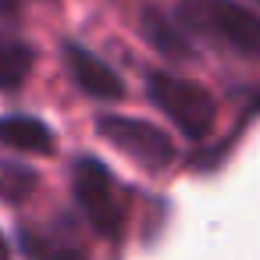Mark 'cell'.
Instances as JSON below:
<instances>
[{"label":"cell","mask_w":260,"mask_h":260,"mask_svg":"<svg viewBox=\"0 0 260 260\" xmlns=\"http://www.w3.org/2000/svg\"><path fill=\"white\" fill-rule=\"evenodd\" d=\"M175 18L214 47L242 61H260V15L239 0H175Z\"/></svg>","instance_id":"obj_1"},{"label":"cell","mask_w":260,"mask_h":260,"mask_svg":"<svg viewBox=\"0 0 260 260\" xmlns=\"http://www.w3.org/2000/svg\"><path fill=\"white\" fill-rule=\"evenodd\" d=\"M146 93L157 104V111H164L168 121L185 139H207L214 132L217 104L203 86H196L189 79H178V75H168V72H150L146 75Z\"/></svg>","instance_id":"obj_2"},{"label":"cell","mask_w":260,"mask_h":260,"mask_svg":"<svg viewBox=\"0 0 260 260\" xmlns=\"http://www.w3.org/2000/svg\"><path fill=\"white\" fill-rule=\"evenodd\" d=\"M72 189L96 235H104V239L125 235V192L118 189V182L104 168V160L79 157L72 168Z\"/></svg>","instance_id":"obj_3"},{"label":"cell","mask_w":260,"mask_h":260,"mask_svg":"<svg viewBox=\"0 0 260 260\" xmlns=\"http://www.w3.org/2000/svg\"><path fill=\"white\" fill-rule=\"evenodd\" d=\"M96 132L100 139H107L114 150L128 153L132 160H139L143 168H168L175 160V143L168 132H160L157 125L143 121V118H128V114H100L96 118Z\"/></svg>","instance_id":"obj_4"},{"label":"cell","mask_w":260,"mask_h":260,"mask_svg":"<svg viewBox=\"0 0 260 260\" xmlns=\"http://www.w3.org/2000/svg\"><path fill=\"white\" fill-rule=\"evenodd\" d=\"M64 64L86 96H93V100H121L125 96V82L118 79V72L107 61H100L93 50H86L79 43H64Z\"/></svg>","instance_id":"obj_5"},{"label":"cell","mask_w":260,"mask_h":260,"mask_svg":"<svg viewBox=\"0 0 260 260\" xmlns=\"http://www.w3.org/2000/svg\"><path fill=\"white\" fill-rule=\"evenodd\" d=\"M0 143L18 150V153H50L54 150V132L25 114L15 118H0Z\"/></svg>","instance_id":"obj_6"},{"label":"cell","mask_w":260,"mask_h":260,"mask_svg":"<svg viewBox=\"0 0 260 260\" xmlns=\"http://www.w3.org/2000/svg\"><path fill=\"white\" fill-rule=\"evenodd\" d=\"M139 25H143V36L150 40V47H153L157 54H164V57H171V61H189V57H192L189 40H185V36L178 32V25H171L160 11L143 8Z\"/></svg>","instance_id":"obj_7"},{"label":"cell","mask_w":260,"mask_h":260,"mask_svg":"<svg viewBox=\"0 0 260 260\" xmlns=\"http://www.w3.org/2000/svg\"><path fill=\"white\" fill-rule=\"evenodd\" d=\"M36 64V50L22 40H0V89H22L25 79L32 75Z\"/></svg>","instance_id":"obj_8"},{"label":"cell","mask_w":260,"mask_h":260,"mask_svg":"<svg viewBox=\"0 0 260 260\" xmlns=\"http://www.w3.org/2000/svg\"><path fill=\"white\" fill-rule=\"evenodd\" d=\"M22 249H25L29 260H82V253L64 249L61 242H54L47 235H36V232H22Z\"/></svg>","instance_id":"obj_9"},{"label":"cell","mask_w":260,"mask_h":260,"mask_svg":"<svg viewBox=\"0 0 260 260\" xmlns=\"http://www.w3.org/2000/svg\"><path fill=\"white\" fill-rule=\"evenodd\" d=\"M32 189H36V175L32 171H25V168H4V171H0V200L18 203Z\"/></svg>","instance_id":"obj_10"},{"label":"cell","mask_w":260,"mask_h":260,"mask_svg":"<svg viewBox=\"0 0 260 260\" xmlns=\"http://www.w3.org/2000/svg\"><path fill=\"white\" fill-rule=\"evenodd\" d=\"M0 260H11V246H8L4 232H0Z\"/></svg>","instance_id":"obj_11"}]
</instances>
